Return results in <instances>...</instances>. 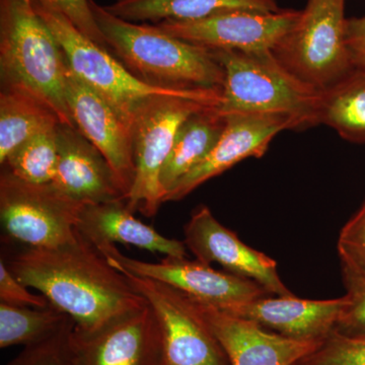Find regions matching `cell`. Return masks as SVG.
Masks as SVG:
<instances>
[{"mask_svg": "<svg viewBox=\"0 0 365 365\" xmlns=\"http://www.w3.org/2000/svg\"><path fill=\"white\" fill-rule=\"evenodd\" d=\"M66 95L76 129L110 163L127 199L135 175L133 126L71 69L67 74Z\"/></svg>", "mask_w": 365, "mask_h": 365, "instance_id": "13", "label": "cell"}, {"mask_svg": "<svg viewBox=\"0 0 365 365\" xmlns=\"http://www.w3.org/2000/svg\"><path fill=\"white\" fill-rule=\"evenodd\" d=\"M319 124L331 127L350 143H365V69H352L322 91Z\"/></svg>", "mask_w": 365, "mask_h": 365, "instance_id": "23", "label": "cell"}, {"mask_svg": "<svg viewBox=\"0 0 365 365\" xmlns=\"http://www.w3.org/2000/svg\"><path fill=\"white\" fill-rule=\"evenodd\" d=\"M345 304V297L314 300L294 294H270L237 304L227 314L250 319L284 337L322 343L335 330Z\"/></svg>", "mask_w": 365, "mask_h": 365, "instance_id": "18", "label": "cell"}, {"mask_svg": "<svg viewBox=\"0 0 365 365\" xmlns=\"http://www.w3.org/2000/svg\"><path fill=\"white\" fill-rule=\"evenodd\" d=\"M76 230L96 248L103 245H131L165 257H187L184 242L169 239L137 220L125 200L81 206Z\"/></svg>", "mask_w": 365, "mask_h": 365, "instance_id": "19", "label": "cell"}, {"mask_svg": "<svg viewBox=\"0 0 365 365\" xmlns=\"http://www.w3.org/2000/svg\"><path fill=\"white\" fill-rule=\"evenodd\" d=\"M36 9L61 46L69 69L91 86L133 126L137 112L151 98L179 96L200 98L220 106L222 91L153 85L139 78L109 50L78 31L66 16L33 0Z\"/></svg>", "mask_w": 365, "mask_h": 365, "instance_id": "5", "label": "cell"}, {"mask_svg": "<svg viewBox=\"0 0 365 365\" xmlns=\"http://www.w3.org/2000/svg\"><path fill=\"white\" fill-rule=\"evenodd\" d=\"M120 272L155 311L162 336L160 365H230L192 297L167 283Z\"/></svg>", "mask_w": 365, "mask_h": 365, "instance_id": "9", "label": "cell"}, {"mask_svg": "<svg viewBox=\"0 0 365 365\" xmlns=\"http://www.w3.org/2000/svg\"><path fill=\"white\" fill-rule=\"evenodd\" d=\"M110 13L133 23L153 25L163 21H196L225 11H245L276 13V0H115L104 6Z\"/></svg>", "mask_w": 365, "mask_h": 365, "instance_id": "20", "label": "cell"}, {"mask_svg": "<svg viewBox=\"0 0 365 365\" xmlns=\"http://www.w3.org/2000/svg\"><path fill=\"white\" fill-rule=\"evenodd\" d=\"M337 249L342 271L365 278V203L341 230Z\"/></svg>", "mask_w": 365, "mask_h": 365, "instance_id": "28", "label": "cell"}, {"mask_svg": "<svg viewBox=\"0 0 365 365\" xmlns=\"http://www.w3.org/2000/svg\"><path fill=\"white\" fill-rule=\"evenodd\" d=\"M302 11H225L196 21H163V32L209 50L272 51L299 20Z\"/></svg>", "mask_w": 365, "mask_h": 365, "instance_id": "11", "label": "cell"}, {"mask_svg": "<svg viewBox=\"0 0 365 365\" xmlns=\"http://www.w3.org/2000/svg\"><path fill=\"white\" fill-rule=\"evenodd\" d=\"M97 249L117 270L167 283L225 313L237 304L271 294L256 281L215 270L208 264L186 257H165L158 263H150L125 256L115 245H103Z\"/></svg>", "mask_w": 365, "mask_h": 365, "instance_id": "10", "label": "cell"}, {"mask_svg": "<svg viewBox=\"0 0 365 365\" xmlns=\"http://www.w3.org/2000/svg\"><path fill=\"white\" fill-rule=\"evenodd\" d=\"M59 123L56 113L40 98L21 88L1 86L0 165L26 139Z\"/></svg>", "mask_w": 365, "mask_h": 365, "instance_id": "22", "label": "cell"}, {"mask_svg": "<svg viewBox=\"0 0 365 365\" xmlns=\"http://www.w3.org/2000/svg\"><path fill=\"white\" fill-rule=\"evenodd\" d=\"M345 2L307 0L299 20L272 50L288 71L318 91L354 69L346 46Z\"/></svg>", "mask_w": 365, "mask_h": 365, "instance_id": "6", "label": "cell"}, {"mask_svg": "<svg viewBox=\"0 0 365 365\" xmlns=\"http://www.w3.org/2000/svg\"><path fill=\"white\" fill-rule=\"evenodd\" d=\"M297 365H365V338L333 331Z\"/></svg>", "mask_w": 365, "mask_h": 365, "instance_id": "26", "label": "cell"}, {"mask_svg": "<svg viewBox=\"0 0 365 365\" xmlns=\"http://www.w3.org/2000/svg\"><path fill=\"white\" fill-rule=\"evenodd\" d=\"M215 106L200 98L160 96L139 109L132 127L135 175L126 199L132 212L146 217L157 215L165 196L160 174L178 130L194 113Z\"/></svg>", "mask_w": 365, "mask_h": 365, "instance_id": "7", "label": "cell"}, {"mask_svg": "<svg viewBox=\"0 0 365 365\" xmlns=\"http://www.w3.org/2000/svg\"><path fill=\"white\" fill-rule=\"evenodd\" d=\"M227 125L207 157L168 192L165 203L182 200L212 178L220 176L249 158H262L274 137L294 130L287 118L273 115L232 113L225 115Z\"/></svg>", "mask_w": 365, "mask_h": 365, "instance_id": "15", "label": "cell"}, {"mask_svg": "<svg viewBox=\"0 0 365 365\" xmlns=\"http://www.w3.org/2000/svg\"><path fill=\"white\" fill-rule=\"evenodd\" d=\"M88 1L108 48L139 78L153 85L222 91L225 71L211 50L170 36L157 25L123 20Z\"/></svg>", "mask_w": 365, "mask_h": 365, "instance_id": "2", "label": "cell"}, {"mask_svg": "<svg viewBox=\"0 0 365 365\" xmlns=\"http://www.w3.org/2000/svg\"><path fill=\"white\" fill-rule=\"evenodd\" d=\"M68 64L33 0H0L1 86L29 91L76 128L67 104Z\"/></svg>", "mask_w": 365, "mask_h": 365, "instance_id": "3", "label": "cell"}, {"mask_svg": "<svg viewBox=\"0 0 365 365\" xmlns=\"http://www.w3.org/2000/svg\"><path fill=\"white\" fill-rule=\"evenodd\" d=\"M28 287L11 272L4 261H0V302L16 307H45L50 304L42 294H34Z\"/></svg>", "mask_w": 365, "mask_h": 365, "instance_id": "31", "label": "cell"}, {"mask_svg": "<svg viewBox=\"0 0 365 365\" xmlns=\"http://www.w3.org/2000/svg\"><path fill=\"white\" fill-rule=\"evenodd\" d=\"M81 206L52 182L24 181L2 168L0 220L11 241L30 248H54L73 242Z\"/></svg>", "mask_w": 365, "mask_h": 365, "instance_id": "8", "label": "cell"}, {"mask_svg": "<svg viewBox=\"0 0 365 365\" xmlns=\"http://www.w3.org/2000/svg\"><path fill=\"white\" fill-rule=\"evenodd\" d=\"M69 319L51 304L33 307L0 302V348L37 344L58 332Z\"/></svg>", "mask_w": 365, "mask_h": 365, "instance_id": "24", "label": "cell"}, {"mask_svg": "<svg viewBox=\"0 0 365 365\" xmlns=\"http://www.w3.org/2000/svg\"><path fill=\"white\" fill-rule=\"evenodd\" d=\"M58 125L26 139L9 153L2 168L24 181L35 184L51 182L58 163Z\"/></svg>", "mask_w": 365, "mask_h": 365, "instance_id": "25", "label": "cell"}, {"mask_svg": "<svg viewBox=\"0 0 365 365\" xmlns=\"http://www.w3.org/2000/svg\"><path fill=\"white\" fill-rule=\"evenodd\" d=\"M184 235L185 245L196 260L220 264L228 272L256 281L271 294H294L281 280L276 262L241 241L216 220L207 206L194 209Z\"/></svg>", "mask_w": 365, "mask_h": 365, "instance_id": "14", "label": "cell"}, {"mask_svg": "<svg viewBox=\"0 0 365 365\" xmlns=\"http://www.w3.org/2000/svg\"><path fill=\"white\" fill-rule=\"evenodd\" d=\"M342 274L346 304L334 331L351 337L365 338V278L344 271Z\"/></svg>", "mask_w": 365, "mask_h": 365, "instance_id": "29", "label": "cell"}, {"mask_svg": "<svg viewBox=\"0 0 365 365\" xmlns=\"http://www.w3.org/2000/svg\"><path fill=\"white\" fill-rule=\"evenodd\" d=\"M346 46L354 68L365 69V16L346 21Z\"/></svg>", "mask_w": 365, "mask_h": 365, "instance_id": "32", "label": "cell"}, {"mask_svg": "<svg viewBox=\"0 0 365 365\" xmlns=\"http://www.w3.org/2000/svg\"><path fill=\"white\" fill-rule=\"evenodd\" d=\"M57 139L58 163L51 182L57 189L81 205L126 201L110 163L78 129L60 123Z\"/></svg>", "mask_w": 365, "mask_h": 365, "instance_id": "17", "label": "cell"}, {"mask_svg": "<svg viewBox=\"0 0 365 365\" xmlns=\"http://www.w3.org/2000/svg\"><path fill=\"white\" fill-rule=\"evenodd\" d=\"M225 71L223 115L232 113L287 118L294 130L319 124L322 91L287 71L272 51L211 50Z\"/></svg>", "mask_w": 365, "mask_h": 365, "instance_id": "4", "label": "cell"}, {"mask_svg": "<svg viewBox=\"0 0 365 365\" xmlns=\"http://www.w3.org/2000/svg\"><path fill=\"white\" fill-rule=\"evenodd\" d=\"M52 7L66 16L73 26L91 41L109 50L103 34L95 20L88 0H35Z\"/></svg>", "mask_w": 365, "mask_h": 365, "instance_id": "30", "label": "cell"}, {"mask_svg": "<svg viewBox=\"0 0 365 365\" xmlns=\"http://www.w3.org/2000/svg\"><path fill=\"white\" fill-rule=\"evenodd\" d=\"M73 365H160L162 336L150 304L112 319L93 331L72 329Z\"/></svg>", "mask_w": 365, "mask_h": 365, "instance_id": "12", "label": "cell"}, {"mask_svg": "<svg viewBox=\"0 0 365 365\" xmlns=\"http://www.w3.org/2000/svg\"><path fill=\"white\" fill-rule=\"evenodd\" d=\"M225 125L227 117L220 111L218 106L194 113L181 125L160 174V184L165 195L207 157L220 140Z\"/></svg>", "mask_w": 365, "mask_h": 365, "instance_id": "21", "label": "cell"}, {"mask_svg": "<svg viewBox=\"0 0 365 365\" xmlns=\"http://www.w3.org/2000/svg\"><path fill=\"white\" fill-rule=\"evenodd\" d=\"M1 259L23 284L38 290L68 316L76 330H96L148 304L124 274L78 232L68 244L54 248L25 247Z\"/></svg>", "mask_w": 365, "mask_h": 365, "instance_id": "1", "label": "cell"}, {"mask_svg": "<svg viewBox=\"0 0 365 365\" xmlns=\"http://www.w3.org/2000/svg\"><path fill=\"white\" fill-rule=\"evenodd\" d=\"M193 300L230 365H297L321 345L284 337L250 319Z\"/></svg>", "mask_w": 365, "mask_h": 365, "instance_id": "16", "label": "cell"}, {"mask_svg": "<svg viewBox=\"0 0 365 365\" xmlns=\"http://www.w3.org/2000/svg\"><path fill=\"white\" fill-rule=\"evenodd\" d=\"M74 327L71 319L42 342L24 347L7 365H73L69 350V335Z\"/></svg>", "mask_w": 365, "mask_h": 365, "instance_id": "27", "label": "cell"}]
</instances>
